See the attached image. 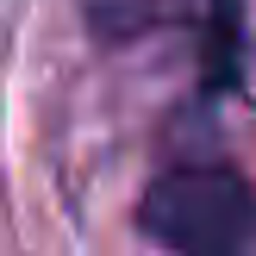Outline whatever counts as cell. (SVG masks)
Segmentation results:
<instances>
[{
	"mask_svg": "<svg viewBox=\"0 0 256 256\" xmlns=\"http://www.w3.org/2000/svg\"><path fill=\"white\" fill-rule=\"evenodd\" d=\"M138 232L175 256H244L256 250V188L219 156H182L144 188Z\"/></svg>",
	"mask_w": 256,
	"mask_h": 256,
	"instance_id": "1",
	"label": "cell"
},
{
	"mask_svg": "<svg viewBox=\"0 0 256 256\" xmlns=\"http://www.w3.org/2000/svg\"><path fill=\"white\" fill-rule=\"evenodd\" d=\"M175 0H82V19L100 44H132L169 12Z\"/></svg>",
	"mask_w": 256,
	"mask_h": 256,
	"instance_id": "3",
	"label": "cell"
},
{
	"mask_svg": "<svg viewBox=\"0 0 256 256\" xmlns=\"http://www.w3.org/2000/svg\"><path fill=\"white\" fill-rule=\"evenodd\" d=\"M206 94L244 82V0H206Z\"/></svg>",
	"mask_w": 256,
	"mask_h": 256,
	"instance_id": "2",
	"label": "cell"
}]
</instances>
